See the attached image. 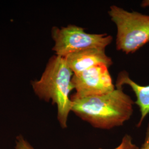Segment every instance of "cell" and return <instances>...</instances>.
I'll return each instance as SVG.
<instances>
[{"label":"cell","mask_w":149,"mask_h":149,"mask_svg":"<svg viewBox=\"0 0 149 149\" xmlns=\"http://www.w3.org/2000/svg\"><path fill=\"white\" fill-rule=\"evenodd\" d=\"M70 98L71 112L94 128L109 130L122 126L133 113L135 102L122 87L100 96Z\"/></svg>","instance_id":"1"},{"label":"cell","mask_w":149,"mask_h":149,"mask_svg":"<svg viewBox=\"0 0 149 149\" xmlns=\"http://www.w3.org/2000/svg\"><path fill=\"white\" fill-rule=\"evenodd\" d=\"M73 75L64 58L55 55L49 60L40 79L31 82L35 94L40 100L52 101L56 105L57 118L63 128H67L68 117L71 112L70 94L74 90L72 83Z\"/></svg>","instance_id":"2"},{"label":"cell","mask_w":149,"mask_h":149,"mask_svg":"<svg viewBox=\"0 0 149 149\" xmlns=\"http://www.w3.org/2000/svg\"><path fill=\"white\" fill-rule=\"evenodd\" d=\"M117 28L116 49L127 54L134 53L149 42V15L129 12L117 6L108 12Z\"/></svg>","instance_id":"3"},{"label":"cell","mask_w":149,"mask_h":149,"mask_svg":"<svg viewBox=\"0 0 149 149\" xmlns=\"http://www.w3.org/2000/svg\"><path fill=\"white\" fill-rule=\"evenodd\" d=\"M52 36L55 42L53 50L55 55L63 58L87 49H105L113 40L112 36L106 33H88L84 28L73 24L61 28L53 27Z\"/></svg>","instance_id":"4"},{"label":"cell","mask_w":149,"mask_h":149,"mask_svg":"<svg viewBox=\"0 0 149 149\" xmlns=\"http://www.w3.org/2000/svg\"><path fill=\"white\" fill-rule=\"evenodd\" d=\"M108 68L104 65H98L74 74L72 83L76 93L71 96L84 98L100 96L114 90L116 86L113 83Z\"/></svg>","instance_id":"5"},{"label":"cell","mask_w":149,"mask_h":149,"mask_svg":"<svg viewBox=\"0 0 149 149\" xmlns=\"http://www.w3.org/2000/svg\"><path fill=\"white\" fill-rule=\"evenodd\" d=\"M74 74L89 69L98 65H104L109 68L113 61L105 52V49L93 48L70 54L64 57Z\"/></svg>","instance_id":"6"},{"label":"cell","mask_w":149,"mask_h":149,"mask_svg":"<svg viewBox=\"0 0 149 149\" xmlns=\"http://www.w3.org/2000/svg\"><path fill=\"white\" fill-rule=\"evenodd\" d=\"M129 85L135 94L136 98L135 103L139 107L141 113L140 119L137 125L140 127L145 117L149 114V85H140L132 80L129 74L125 71L119 72L118 76L116 87Z\"/></svg>","instance_id":"7"},{"label":"cell","mask_w":149,"mask_h":149,"mask_svg":"<svg viewBox=\"0 0 149 149\" xmlns=\"http://www.w3.org/2000/svg\"><path fill=\"white\" fill-rule=\"evenodd\" d=\"M113 149H139V148L133 143L132 138L129 135H125L123 138L120 144L117 148Z\"/></svg>","instance_id":"8"},{"label":"cell","mask_w":149,"mask_h":149,"mask_svg":"<svg viewBox=\"0 0 149 149\" xmlns=\"http://www.w3.org/2000/svg\"><path fill=\"white\" fill-rule=\"evenodd\" d=\"M15 149H35L32 146L31 144L21 135L17 138Z\"/></svg>","instance_id":"9"},{"label":"cell","mask_w":149,"mask_h":149,"mask_svg":"<svg viewBox=\"0 0 149 149\" xmlns=\"http://www.w3.org/2000/svg\"><path fill=\"white\" fill-rule=\"evenodd\" d=\"M139 149H149V123L146 129V136H145L144 143Z\"/></svg>","instance_id":"10"},{"label":"cell","mask_w":149,"mask_h":149,"mask_svg":"<svg viewBox=\"0 0 149 149\" xmlns=\"http://www.w3.org/2000/svg\"><path fill=\"white\" fill-rule=\"evenodd\" d=\"M141 6L142 7H149V0H144L141 4Z\"/></svg>","instance_id":"11"}]
</instances>
